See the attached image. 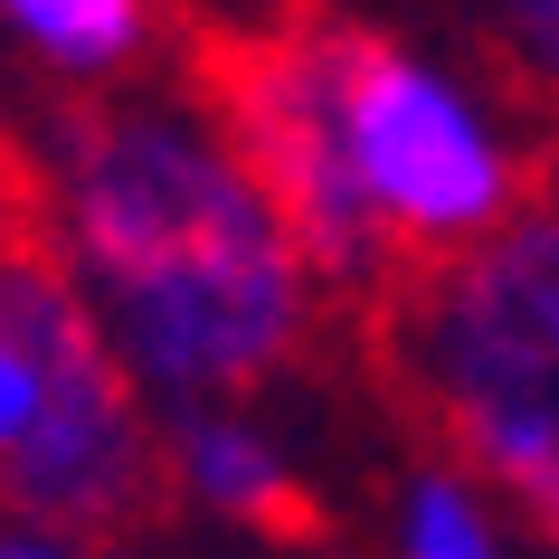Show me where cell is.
<instances>
[{"label":"cell","mask_w":559,"mask_h":559,"mask_svg":"<svg viewBox=\"0 0 559 559\" xmlns=\"http://www.w3.org/2000/svg\"><path fill=\"white\" fill-rule=\"evenodd\" d=\"M502 20H512V48H522V67L559 95V0H512Z\"/></svg>","instance_id":"30bf717a"},{"label":"cell","mask_w":559,"mask_h":559,"mask_svg":"<svg viewBox=\"0 0 559 559\" xmlns=\"http://www.w3.org/2000/svg\"><path fill=\"white\" fill-rule=\"evenodd\" d=\"M209 115L237 133L247 171L265 180V200L285 209L295 247L313 257L323 285H380L389 247L370 228V209L342 162V105H332V20H285L218 48L200 76Z\"/></svg>","instance_id":"5b68a950"},{"label":"cell","mask_w":559,"mask_h":559,"mask_svg":"<svg viewBox=\"0 0 559 559\" xmlns=\"http://www.w3.org/2000/svg\"><path fill=\"white\" fill-rule=\"evenodd\" d=\"M38 417H48V370L29 360V342H20V332H0V474L29 455Z\"/></svg>","instance_id":"9c48e42d"},{"label":"cell","mask_w":559,"mask_h":559,"mask_svg":"<svg viewBox=\"0 0 559 559\" xmlns=\"http://www.w3.org/2000/svg\"><path fill=\"white\" fill-rule=\"evenodd\" d=\"M389 342L445 455L559 540V209H522L474 257L408 275Z\"/></svg>","instance_id":"7a4b0ae2"},{"label":"cell","mask_w":559,"mask_h":559,"mask_svg":"<svg viewBox=\"0 0 559 559\" xmlns=\"http://www.w3.org/2000/svg\"><path fill=\"white\" fill-rule=\"evenodd\" d=\"M0 29L67 76H123L152 38V0H0Z\"/></svg>","instance_id":"52a82bcc"},{"label":"cell","mask_w":559,"mask_h":559,"mask_svg":"<svg viewBox=\"0 0 559 559\" xmlns=\"http://www.w3.org/2000/svg\"><path fill=\"white\" fill-rule=\"evenodd\" d=\"M48 247L152 408H247L313 342L323 275L209 95H105L58 123Z\"/></svg>","instance_id":"6da1fadb"},{"label":"cell","mask_w":559,"mask_h":559,"mask_svg":"<svg viewBox=\"0 0 559 559\" xmlns=\"http://www.w3.org/2000/svg\"><path fill=\"white\" fill-rule=\"evenodd\" d=\"M0 332H20L29 360L48 370V417H38L29 455L0 474V512L76 540H115L152 512L162 474V437H152V399L115 360L95 304L76 295V275L58 247L29 228H0Z\"/></svg>","instance_id":"277c9868"},{"label":"cell","mask_w":559,"mask_h":559,"mask_svg":"<svg viewBox=\"0 0 559 559\" xmlns=\"http://www.w3.org/2000/svg\"><path fill=\"white\" fill-rule=\"evenodd\" d=\"M0 559H115V550H105V540H76V531H48V522L0 512Z\"/></svg>","instance_id":"8fae6325"},{"label":"cell","mask_w":559,"mask_h":559,"mask_svg":"<svg viewBox=\"0 0 559 559\" xmlns=\"http://www.w3.org/2000/svg\"><path fill=\"white\" fill-rule=\"evenodd\" d=\"M399 559H512V512L465 465H427L399 493Z\"/></svg>","instance_id":"ba28073f"},{"label":"cell","mask_w":559,"mask_h":559,"mask_svg":"<svg viewBox=\"0 0 559 559\" xmlns=\"http://www.w3.org/2000/svg\"><path fill=\"white\" fill-rule=\"evenodd\" d=\"M332 105H342L352 190L380 228L389 265H417V275L455 265L531 209L502 115L437 58L332 20Z\"/></svg>","instance_id":"3957f363"},{"label":"cell","mask_w":559,"mask_h":559,"mask_svg":"<svg viewBox=\"0 0 559 559\" xmlns=\"http://www.w3.org/2000/svg\"><path fill=\"white\" fill-rule=\"evenodd\" d=\"M493 10H512V0H493Z\"/></svg>","instance_id":"7c38bea8"},{"label":"cell","mask_w":559,"mask_h":559,"mask_svg":"<svg viewBox=\"0 0 559 559\" xmlns=\"http://www.w3.org/2000/svg\"><path fill=\"white\" fill-rule=\"evenodd\" d=\"M162 474L200 502L209 522H237V531H295L304 522L295 455L275 445V427H265L257 408H190V417H171Z\"/></svg>","instance_id":"8992f818"}]
</instances>
